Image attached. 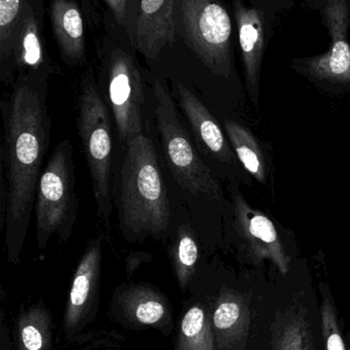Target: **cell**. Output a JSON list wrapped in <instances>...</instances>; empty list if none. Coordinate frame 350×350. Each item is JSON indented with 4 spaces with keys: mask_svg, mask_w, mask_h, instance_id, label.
<instances>
[{
    "mask_svg": "<svg viewBox=\"0 0 350 350\" xmlns=\"http://www.w3.org/2000/svg\"><path fill=\"white\" fill-rule=\"evenodd\" d=\"M175 26L213 75H234V21L222 0H176Z\"/></svg>",
    "mask_w": 350,
    "mask_h": 350,
    "instance_id": "3",
    "label": "cell"
},
{
    "mask_svg": "<svg viewBox=\"0 0 350 350\" xmlns=\"http://www.w3.org/2000/svg\"><path fill=\"white\" fill-rule=\"evenodd\" d=\"M318 292L323 350H350V335L345 333L342 320L328 284L321 282Z\"/></svg>",
    "mask_w": 350,
    "mask_h": 350,
    "instance_id": "23",
    "label": "cell"
},
{
    "mask_svg": "<svg viewBox=\"0 0 350 350\" xmlns=\"http://www.w3.org/2000/svg\"><path fill=\"white\" fill-rule=\"evenodd\" d=\"M125 149L117 193L121 232L127 242L160 240L170 226L171 209L155 148L141 135Z\"/></svg>",
    "mask_w": 350,
    "mask_h": 350,
    "instance_id": "2",
    "label": "cell"
},
{
    "mask_svg": "<svg viewBox=\"0 0 350 350\" xmlns=\"http://www.w3.org/2000/svg\"><path fill=\"white\" fill-rule=\"evenodd\" d=\"M168 256L181 289L188 287L199 259V246L195 230L189 224H180L168 246Z\"/></svg>",
    "mask_w": 350,
    "mask_h": 350,
    "instance_id": "20",
    "label": "cell"
},
{
    "mask_svg": "<svg viewBox=\"0 0 350 350\" xmlns=\"http://www.w3.org/2000/svg\"><path fill=\"white\" fill-rule=\"evenodd\" d=\"M110 114L92 76H86L78 98V135L92 179L97 214L105 226H108L113 210Z\"/></svg>",
    "mask_w": 350,
    "mask_h": 350,
    "instance_id": "5",
    "label": "cell"
},
{
    "mask_svg": "<svg viewBox=\"0 0 350 350\" xmlns=\"http://www.w3.org/2000/svg\"><path fill=\"white\" fill-rule=\"evenodd\" d=\"M349 335H350V333H349Z\"/></svg>",
    "mask_w": 350,
    "mask_h": 350,
    "instance_id": "27",
    "label": "cell"
},
{
    "mask_svg": "<svg viewBox=\"0 0 350 350\" xmlns=\"http://www.w3.org/2000/svg\"><path fill=\"white\" fill-rule=\"evenodd\" d=\"M271 310L269 350H323L318 300L295 295Z\"/></svg>",
    "mask_w": 350,
    "mask_h": 350,
    "instance_id": "10",
    "label": "cell"
},
{
    "mask_svg": "<svg viewBox=\"0 0 350 350\" xmlns=\"http://www.w3.org/2000/svg\"><path fill=\"white\" fill-rule=\"evenodd\" d=\"M308 1L320 14L330 44L326 53L292 59V69L323 85L350 86V0Z\"/></svg>",
    "mask_w": 350,
    "mask_h": 350,
    "instance_id": "8",
    "label": "cell"
},
{
    "mask_svg": "<svg viewBox=\"0 0 350 350\" xmlns=\"http://www.w3.org/2000/svg\"><path fill=\"white\" fill-rule=\"evenodd\" d=\"M212 326L217 350H245L252 329L251 298L224 288L214 304Z\"/></svg>",
    "mask_w": 350,
    "mask_h": 350,
    "instance_id": "13",
    "label": "cell"
},
{
    "mask_svg": "<svg viewBox=\"0 0 350 350\" xmlns=\"http://www.w3.org/2000/svg\"><path fill=\"white\" fill-rule=\"evenodd\" d=\"M101 267L102 243L99 239H92L88 243L72 280L64 317L66 330L73 331L86 318L100 283Z\"/></svg>",
    "mask_w": 350,
    "mask_h": 350,
    "instance_id": "14",
    "label": "cell"
},
{
    "mask_svg": "<svg viewBox=\"0 0 350 350\" xmlns=\"http://www.w3.org/2000/svg\"><path fill=\"white\" fill-rule=\"evenodd\" d=\"M294 8V0H232L245 83L255 108H259L265 53L277 25Z\"/></svg>",
    "mask_w": 350,
    "mask_h": 350,
    "instance_id": "7",
    "label": "cell"
},
{
    "mask_svg": "<svg viewBox=\"0 0 350 350\" xmlns=\"http://www.w3.org/2000/svg\"><path fill=\"white\" fill-rule=\"evenodd\" d=\"M34 210L39 250H45L53 236L61 242H68L78 211L73 147L68 139L55 147L43 168Z\"/></svg>",
    "mask_w": 350,
    "mask_h": 350,
    "instance_id": "4",
    "label": "cell"
},
{
    "mask_svg": "<svg viewBox=\"0 0 350 350\" xmlns=\"http://www.w3.org/2000/svg\"><path fill=\"white\" fill-rule=\"evenodd\" d=\"M12 65L14 72H18L20 76L47 73L40 24L34 8L29 2L12 35Z\"/></svg>",
    "mask_w": 350,
    "mask_h": 350,
    "instance_id": "16",
    "label": "cell"
},
{
    "mask_svg": "<svg viewBox=\"0 0 350 350\" xmlns=\"http://www.w3.org/2000/svg\"><path fill=\"white\" fill-rule=\"evenodd\" d=\"M152 90L158 102L155 118L162 151L175 180L190 195L220 199L219 183L193 148L168 92L158 79L154 80Z\"/></svg>",
    "mask_w": 350,
    "mask_h": 350,
    "instance_id": "6",
    "label": "cell"
},
{
    "mask_svg": "<svg viewBox=\"0 0 350 350\" xmlns=\"http://www.w3.org/2000/svg\"><path fill=\"white\" fill-rule=\"evenodd\" d=\"M28 0H0V77L4 83H12V39L14 29Z\"/></svg>",
    "mask_w": 350,
    "mask_h": 350,
    "instance_id": "24",
    "label": "cell"
},
{
    "mask_svg": "<svg viewBox=\"0 0 350 350\" xmlns=\"http://www.w3.org/2000/svg\"><path fill=\"white\" fill-rule=\"evenodd\" d=\"M177 350H217L212 319L205 308L193 306L183 317Z\"/></svg>",
    "mask_w": 350,
    "mask_h": 350,
    "instance_id": "22",
    "label": "cell"
},
{
    "mask_svg": "<svg viewBox=\"0 0 350 350\" xmlns=\"http://www.w3.org/2000/svg\"><path fill=\"white\" fill-rule=\"evenodd\" d=\"M176 0H141L131 40L136 51L150 61L176 41Z\"/></svg>",
    "mask_w": 350,
    "mask_h": 350,
    "instance_id": "12",
    "label": "cell"
},
{
    "mask_svg": "<svg viewBox=\"0 0 350 350\" xmlns=\"http://www.w3.org/2000/svg\"><path fill=\"white\" fill-rule=\"evenodd\" d=\"M119 304L125 318L134 324L160 326L168 319V308L164 296L146 286H135L125 290Z\"/></svg>",
    "mask_w": 350,
    "mask_h": 350,
    "instance_id": "18",
    "label": "cell"
},
{
    "mask_svg": "<svg viewBox=\"0 0 350 350\" xmlns=\"http://www.w3.org/2000/svg\"><path fill=\"white\" fill-rule=\"evenodd\" d=\"M47 85V75L18 76L10 98L1 103L0 230L14 265L20 262L51 142Z\"/></svg>",
    "mask_w": 350,
    "mask_h": 350,
    "instance_id": "1",
    "label": "cell"
},
{
    "mask_svg": "<svg viewBox=\"0 0 350 350\" xmlns=\"http://www.w3.org/2000/svg\"><path fill=\"white\" fill-rule=\"evenodd\" d=\"M234 226L247 254L255 265L268 260L283 275L291 267V257L275 224L268 216L249 205L238 187L232 189Z\"/></svg>",
    "mask_w": 350,
    "mask_h": 350,
    "instance_id": "11",
    "label": "cell"
},
{
    "mask_svg": "<svg viewBox=\"0 0 350 350\" xmlns=\"http://www.w3.org/2000/svg\"><path fill=\"white\" fill-rule=\"evenodd\" d=\"M51 20L64 61L72 65L84 62V20L75 2L73 0H53Z\"/></svg>",
    "mask_w": 350,
    "mask_h": 350,
    "instance_id": "17",
    "label": "cell"
},
{
    "mask_svg": "<svg viewBox=\"0 0 350 350\" xmlns=\"http://www.w3.org/2000/svg\"><path fill=\"white\" fill-rule=\"evenodd\" d=\"M112 12L115 21L125 29L129 38L133 34L141 0H104Z\"/></svg>",
    "mask_w": 350,
    "mask_h": 350,
    "instance_id": "25",
    "label": "cell"
},
{
    "mask_svg": "<svg viewBox=\"0 0 350 350\" xmlns=\"http://www.w3.org/2000/svg\"><path fill=\"white\" fill-rule=\"evenodd\" d=\"M106 61L107 104L119 143L127 148L133 139L144 135L146 98L143 78L135 57L125 49H112Z\"/></svg>",
    "mask_w": 350,
    "mask_h": 350,
    "instance_id": "9",
    "label": "cell"
},
{
    "mask_svg": "<svg viewBox=\"0 0 350 350\" xmlns=\"http://www.w3.org/2000/svg\"><path fill=\"white\" fill-rule=\"evenodd\" d=\"M177 90L179 105L199 145L221 163H234V152L230 149L215 117L190 90L178 84Z\"/></svg>",
    "mask_w": 350,
    "mask_h": 350,
    "instance_id": "15",
    "label": "cell"
},
{
    "mask_svg": "<svg viewBox=\"0 0 350 350\" xmlns=\"http://www.w3.org/2000/svg\"><path fill=\"white\" fill-rule=\"evenodd\" d=\"M150 257L151 256H150L149 254L143 252V251L132 252L127 259V271H129V273H131V271L133 273L134 269H135L136 267H139L142 262H145V261L149 260Z\"/></svg>",
    "mask_w": 350,
    "mask_h": 350,
    "instance_id": "26",
    "label": "cell"
},
{
    "mask_svg": "<svg viewBox=\"0 0 350 350\" xmlns=\"http://www.w3.org/2000/svg\"><path fill=\"white\" fill-rule=\"evenodd\" d=\"M224 127L230 145L245 170L257 181L265 183L267 178L266 161L259 142L252 131L232 119H225Z\"/></svg>",
    "mask_w": 350,
    "mask_h": 350,
    "instance_id": "19",
    "label": "cell"
},
{
    "mask_svg": "<svg viewBox=\"0 0 350 350\" xmlns=\"http://www.w3.org/2000/svg\"><path fill=\"white\" fill-rule=\"evenodd\" d=\"M16 350H51V317L41 304L21 314L16 324Z\"/></svg>",
    "mask_w": 350,
    "mask_h": 350,
    "instance_id": "21",
    "label": "cell"
}]
</instances>
